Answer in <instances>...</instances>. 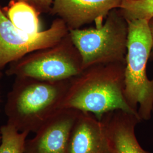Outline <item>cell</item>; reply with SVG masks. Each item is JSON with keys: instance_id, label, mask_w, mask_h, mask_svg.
Returning <instances> with one entry per match:
<instances>
[{"instance_id": "1", "label": "cell", "mask_w": 153, "mask_h": 153, "mask_svg": "<svg viewBox=\"0 0 153 153\" xmlns=\"http://www.w3.org/2000/svg\"><path fill=\"white\" fill-rule=\"evenodd\" d=\"M125 66L102 64L83 69L70 79L60 108L90 112L99 120L105 113L117 109L138 115L124 97Z\"/></svg>"}, {"instance_id": "2", "label": "cell", "mask_w": 153, "mask_h": 153, "mask_svg": "<svg viewBox=\"0 0 153 153\" xmlns=\"http://www.w3.org/2000/svg\"><path fill=\"white\" fill-rule=\"evenodd\" d=\"M70 79L47 81L16 76L4 107L7 123L18 131L35 133L60 108Z\"/></svg>"}, {"instance_id": "3", "label": "cell", "mask_w": 153, "mask_h": 153, "mask_svg": "<svg viewBox=\"0 0 153 153\" xmlns=\"http://www.w3.org/2000/svg\"><path fill=\"white\" fill-rule=\"evenodd\" d=\"M128 40L124 71V95L128 104L141 120H149L153 112V79L147 75L152 48L149 21H128Z\"/></svg>"}, {"instance_id": "4", "label": "cell", "mask_w": 153, "mask_h": 153, "mask_svg": "<svg viewBox=\"0 0 153 153\" xmlns=\"http://www.w3.org/2000/svg\"><path fill=\"white\" fill-rule=\"evenodd\" d=\"M69 32L81 56L83 70L97 65L126 63L129 26L119 9L110 11L102 25Z\"/></svg>"}, {"instance_id": "5", "label": "cell", "mask_w": 153, "mask_h": 153, "mask_svg": "<svg viewBox=\"0 0 153 153\" xmlns=\"http://www.w3.org/2000/svg\"><path fill=\"white\" fill-rule=\"evenodd\" d=\"M82 71L81 56L69 32L56 44L11 62L6 74L8 76L60 81L71 79Z\"/></svg>"}, {"instance_id": "6", "label": "cell", "mask_w": 153, "mask_h": 153, "mask_svg": "<svg viewBox=\"0 0 153 153\" xmlns=\"http://www.w3.org/2000/svg\"><path fill=\"white\" fill-rule=\"evenodd\" d=\"M68 33L65 23L59 18L48 29L36 35L22 33L14 26L0 6V71L25 55L56 44Z\"/></svg>"}, {"instance_id": "7", "label": "cell", "mask_w": 153, "mask_h": 153, "mask_svg": "<svg viewBox=\"0 0 153 153\" xmlns=\"http://www.w3.org/2000/svg\"><path fill=\"white\" fill-rule=\"evenodd\" d=\"M79 112L71 108L58 109L32 139L26 141L25 153H67L71 130Z\"/></svg>"}, {"instance_id": "8", "label": "cell", "mask_w": 153, "mask_h": 153, "mask_svg": "<svg viewBox=\"0 0 153 153\" xmlns=\"http://www.w3.org/2000/svg\"><path fill=\"white\" fill-rule=\"evenodd\" d=\"M123 0H53L49 13L57 16L69 30L94 23L102 25L109 12L119 9Z\"/></svg>"}, {"instance_id": "9", "label": "cell", "mask_w": 153, "mask_h": 153, "mask_svg": "<svg viewBox=\"0 0 153 153\" xmlns=\"http://www.w3.org/2000/svg\"><path fill=\"white\" fill-rule=\"evenodd\" d=\"M67 153H113L102 121L80 111L71 130Z\"/></svg>"}, {"instance_id": "10", "label": "cell", "mask_w": 153, "mask_h": 153, "mask_svg": "<svg viewBox=\"0 0 153 153\" xmlns=\"http://www.w3.org/2000/svg\"><path fill=\"white\" fill-rule=\"evenodd\" d=\"M100 120L113 153H151L141 146L136 136V126L142 121L138 115L117 109L105 113Z\"/></svg>"}, {"instance_id": "11", "label": "cell", "mask_w": 153, "mask_h": 153, "mask_svg": "<svg viewBox=\"0 0 153 153\" xmlns=\"http://www.w3.org/2000/svg\"><path fill=\"white\" fill-rule=\"evenodd\" d=\"M2 9L14 26L22 33L34 35L42 31L39 18L41 14L27 2L10 0Z\"/></svg>"}, {"instance_id": "12", "label": "cell", "mask_w": 153, "mask_h": 153, "mask_svg": "<svg viewBox=\"0 0 153 153\" xmlns=\"http://www.w3.org/2000/svg\"><path fill=\"white\" fill-rule=\"evenodd\" d=\"M1 143L0 153H25L27 131H19L7 123L0 128Z\"/></svg>"}, {"instance_id": "13", "label": "cell", "mask_w": 153, "mask_h": 153, "mask_svg": "<svg viewBox=\"0 0 153 153\" xmlns=\"http://www.w3.org/2000/svg\"><path fill=\"white\" fill-rule=\"evenodd\" d=\"M119 10L127 21H149L153 17V0H123Z\"/></svg>"}, {"instance_id": "14", "label": "cell", "mask_w": 153, "mask_h": 153, "mask_svg": "<svg viewBox=\"0 0 153 153\" xmlns=\"http://www.w3.org/2000/svg\"><path fill=\"white\" fill-rule=\"evenodd\" d=\"M33 6L40 13L50 12L53 0H23Z\"/></svg>"}, {"instance_id": "15", "label": "cell", "mask_w": 153, "mask_h": 153, "mask_svg": "<svg viewBox=\"0 0 153 153\" xmlns=\"http://www.w3.org/2000/svg\"><path fill=\"white\" fill-rule=\"evenodd\" d=\"M149 27L150 30V32L151 33V36H152V51L150 53V59L152 61L153 60V17H152L149 21Z\"/></svg>"}, {"instance_id": "16", "label": "cell", "mask_w": 153, "mask_h": 153, "mask_svg": "<svg viewBox=\"0 0 153 153\" xmlns=\"http://www.w3.org/2000/svg\"><path fill=\"white\" fill-rule=\"evenodd\" d=\"M2 76V73L1 71H0V79H1V78Z\"/></svg>"}, {"instance_id": "17", "label": "cell", "mask_w": 153, "mask_h": 153, "mask_svg": "<svg viewBox=\"0 0 153 153\" xmlns=\"http://www.w3.org/2000/svg\"><path fill=\"white\" fill-rule=\"evenodd\" d=\"M0 135H1V133H0ZM1 141V136H0V141Z\"/></svg>"}]
</instances>
